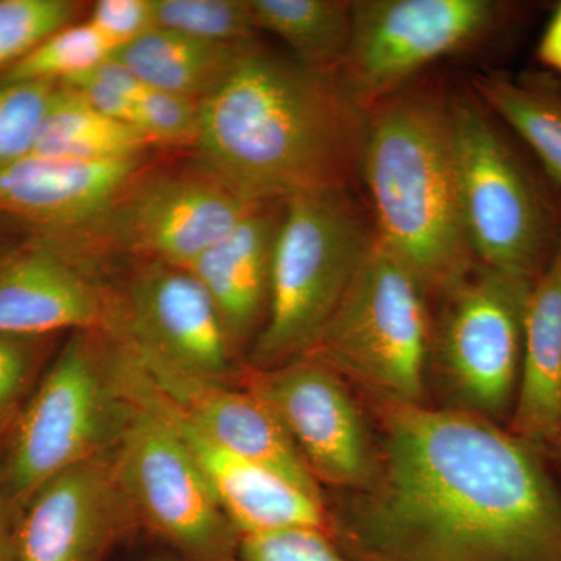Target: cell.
<instances>
[{"mask_svg":"<svg viewBox=\"0 0 561 561\" xmlns=\"http://www.w3.org/2000/svg\"><path fill=\"white\" fill-rule=\"evenodd\" d=\"M353 515L365 561H561V500L527 443L467 412L389 402Z\"/></svg>","mask_w":561,"mask_h":561,"instance_id":"cell-1","label":"cell"},{"mask_svg":"<svg viewBox=\"0 0 561 561\" xmlns=\"http://www.w3.org/2000/svg\"><path fill=\"white\" fill-rule=\"evenodd\" d=\"M365 110L337 76L251 41L201 101L198 164L257 203L350 191L360 175Z\"/></svg>","mask_w":561,"mask_h":561,"instance_id":"cell-2","label":"cell"},{"mask_svg":"<svg viewBox=\"0 0 561 561\" xmlns=\"http://www.w3.org/2000/svg\"><path fill=\"white\" fill-rule=\"evenodd\" d=\"M376 238L424 289L446 290L474 265L461 224L451 106L394 94L368 111L360 157Z\"/></svg>","mask_w":561,"mask_h":561,"instance_id":"cell-3","label":"cell"},{"mask_svg":"<svg viewBox=\"0 0 561 561\" xmlns=\"http://www.w3.org/2000/svg\"><path fill=\"white\" fill-rule=\"evenodd\" d=\"M376 230L350 191H317L284 202L273 247L268 308L253 359L256 370L305 356L341 305Z\"/></svg>","mask_w":561,"mask_h":561,"instance_id":"cell-4","label":"cell"},{"mask_svg":"<svg viewBox=\"0 0 561 561\" xmlns=\"http://www.w3.org/2000/svg\"><path fill=\"white\" fill-rule=\"evenodd\" d=\"M130 412L113 339L73 332L14 416L5 465L10 500L24 504L55 476L113 451Z\"/></svg>","mask_w":561,"mask_h":561,"instance_id":"cell-5","label":"cell"},{"mask_svg":"<svg viewBox=\"0 0 561 561\" xmlns=\"http://www.w3.org/2000/svg\"><path fill=\"white\" fill-rule=\"evenodd\" d=\"M424 291L415 273L376 238L305 357L345 373L389 402L419 404L430 342Z\"/></svg>","mask_w":561,"mask_h":561,"instance_id":"cell-6","label":"cell"},{"mask_svg":"<svg viewBox=\"0 0 561 561\" xmlns=\"http://www.w3.org/2000/svg\"><path fill=\"white\" fill-rule=\"evenodd\" d=\"M257 202L247 201L201 164L191 171L140 172L105 213L80 230L36 241L70 262L84 251H116L139 264L187 268Z\"/></svg>","mask_w":561,"mask_h":561,"instance_id":"cell-7","label":"cell"},{"mask_svg":"<svg viewBox=\"0 0 561 561\" xmlns=\"http://www.w3.org/2000/svg\"><path fill=\"white\" fill-rule=\"evenodd\" d=\"M461 224L472 260L534 280L549 243V217L515 151L483 111L451 105Z\"/></svg>","mask_w":561,"mask_h":561,"instance_id":"cell-8","label":"cell"},{"mask_svg":"<svg viewBox=\"0 0 561 561\" xmlns=\"http://www.w3.org/2000/svg\"><path fill=\"white\" fill-rule=\"evenodd\" d=\"M128 400L130 416L113 453L136 519L192 561H236L238 531L190 448L157 412Z\"/></svg>","mask_w":561,"mask_h":561,"instance_id":"cell-9","label":"cell"},{"mask_svg":"<svg viewBox=\"0 0 561 561\" xmlns=\"http://www.w3.org/2000/svg\"><path fill=\"white\" fill-rule=\"evenodd\" d=\"M348 57L339 79L370 111L427 65L489 31V0H356Z\"/></svg>","mask_w":561,"mask_h":561,"instance_id":"cell-10","label":"cell"},{"mask_svg":"<svg viewBox=\"0 0 561 561\" xmlns=\"http://www.w3.org/2000/svg\"><path fill=\"white\" fill-rule=\"evenodd\" d=\"M106 335L136 359L225 381L234 346L219 311L187 268L139 264L121 297H111Z\"/></svg>","mask_w":561,"mask_h":561,"instance_id":"cell-11","label":"cell"},{"mask_svg":"<svg viewBox=\"0 0 561 561\" xmlns=\"http://www.w3.org/2000/svg\"><path fill=\"white\" fill-rule=\"evenodd\" d=\"M471 272V271H470ZM448 290L443 364L476 411L497 412L511 398L522 357L524 316L534 280L482 267Z\"/></svg>","mask_w":561,"mask_h":561,"instance_id":"cell-12","label":"cell"},{"mask_svg":"<svg viewBox=\"0 0 561 561\" xmlns=\"http://www.w3.org/2000/svg\"><path fill=\"white\" fill-rule=\"evenodd\" d=\"M247 382V390L280 421L313 478L335 485L370 482L376 467L370 443L337 373L302 356L254 368Z\"/></svg>","mask_w":561,"mask_h":561,"instance_id":"cell-13","label":"cell"},{"mask_svg":"<svg viewBox=\"0 0 561 561\" xmlns=\"http://www.w3.org/2000/svg\"><path fill=\"white\" fill-rule=\"evenodd\" d=\"M119 373L125 393L168 421L190 448L239 537L294 529L324 531L320 494L214 442L144 379L127 353L121 354Z\"/></svg>","mask_w":561,"mask_h":561,"instance_id":"cell-14","label":"cell"},{"mask_svg":"<svg viewBox=\"0 0 561 561\" xmlns=\"http://www.w3.org/2000/svg\"><path fill=\"white\" fill-rule=\"evenodd\" d=\"M113 451L55 476L24 502L14 561H99L124 535L136 515Z\"/></svg>","mask_w":561,"mask_h":561,"instance_id":"cell-15","label":"cell"},{"mask_svg":"<svg viewBox=\"0 0 561 561\" xmlns=\"http://www.w3.org/2000/svg\"><path fill=\"white\" fill-rule=\"evenodd\" d=\"M110 294L60 253L32 243L0 256V337L108 332Z\"/></svg>","mask_w":561,"mask_h":561,"instance_id":"cell-16","label":"cell"},{"mask_svg":"<svg viewBox=\"0 0 561 561\" xmlns=\"http://www.w3.org/2000/svg\"><path fill=\"white\" fill-rule=\"evenodd\" d=\"M125 351L144 379L214 442L320 494L316 478L280 421L251 391L169 370Z\"/></svg>","mask_w":561,"mask_h":561,"instance_id":"cell-17","label":"cell"},{"mask_svg":"<svg viewBox=\"0 0 561 561\" xmlns=\"http://www.w3.org/2000/svg\"><path fill=\"white\" fill-rule=\"evenodd\" d=\"M142 172V158L76 161L28 154L0 171V216L58 238L98 219Z\"/></svg>","mask_w":561,"mask_h":561,"instance_id":"cell-18","label":"cell"},{"mask_svg":"<svg viewBox=\"0 0 561 561\" xmlns=\"http://www.w3.org/2000/svg\"><path fill=\"white\" fill-rule=\"evenodd\" d=\"M283 210L284 202L260 203L187 267L208 291L234 348L267 316L273 247Z\"/></svg>","mask_w":561,"mask_h":561,"instance_id":"cell-19","label":"cell"},{"mask_svg":"<svg viewBox=\"0 0 561 561\" xmlns=\"http://www.w3.org/2000/svg\"><path fill=\"white\" fill-rule=\"evenodd\" d=\"M513 430L527 445L561 443V230L527 298Z\"/></svg>","mask_w":561,"mask_h":561,"instance_id":"cell-20","label":"cell"},{"mask_svg":"<svg viewBox=\"0 0 561 561\" xmlns=\"http://www.w3.org/2000/svg\"><path fill=\"white\" fill-rule=\"evenodd\" d=\"M247 44L209 43L153 27L114 51L113 58L127 66L144 87L201 102L224 79Z\"/></svg>","mask_w":561,"mask_h":561,"instance_id":"cell-21","label":"cell"},{"mask_svg":"<svg viewBox=\"0 0 561 561\" xmlns=\"http://www.w3.org/2000/svg\"><path fill=\"white\" fill-rule=\"evenodd\" d=\"M257 31L278 36L295 60L339 76L348 57L353 9L346 0H250Z\"/></svg>","mask_w":561,"mask_h":561,"instance_id":"cell-22","label":"cell"},{"mask_svg":"<svg viewBox=\"0 0 561 561\" xmlns=\"http://www.w3.org/2000/svg\"><path fill=\"white\" fill-rule=\"evenodd\" d=\"M150 146L138 128L103 116L79 92L68 84H58L32 154L76 161H119L142 158Z\"/></svg>","mask_w":561,"mask_h":561,"instance_id":"cell-23","label":"cell"},{"mask_svg":"<svg viewBox=\"0 0 561 561\" xmlns=\"http://www.w3.org/2000/svg\"><path fill=\"white\" fill-rule=\"evenodd\" d=\"M476 90L497 116L518 133L561 184V94L537 81L479 77Z\"/></svg>","mask_w":561,"mask_h":561,"instance_id":"cell-24","label":"cell"},{"mask_svg":"<svg viewBox=\"0 0 561 561\" xmlns=\"http://www.w3.org/2000/svg\"><path fill=\"white\" fill-rule=\"evenodd\" d=\"M113 57V50L87 21L51 33L16 65L0 73L3 81L68 83Z\"/></svg>","mask_w":561,"mask_h":561,"instance_id":"cell-25","label":"cell"},{"mask_svg":"<svg viewBox=\"0 0 561 561\" xmlns=\"http://www.w3.org/2000/svg\"><path fill=\"white\" fill-rule=\"evenodd\" d=\"M154 27L209 43L242 44L256 38L250 0H151Z\"/></svg>","mask_w":561,"mask_h":561,"instance_id":"cell-26","label":"cell"},{"mask_svg":"<svg viewBox=\"0 0 561 561\" xmlns=\"http://www.w3.org/2000/svg\"><path fill=\"white\" fill-rule=\"evenodd\" d=\"M80 9L72 0H0V73L73 24Z\"/></svg>","mask_w":561,"mask_h":561,"instance_id":"cell-27","label":"cell"},{"mask_svg":"<svg viewBox=\"0 0 561 561\" xmlns=\"http://www.w3.org/2000/svg\"><path fill=\"white\" fill-rule=\"evenodd\" d=\"M58 83L0 80V171L32 154Z\"/></svg>","mask_w":561,"mask_h":561,"instance_id":"cell-28","label":"cell"},{"mask_svg":"<svg viewBox=\"0 0 561 561\" xmlns=\"http://www.w3.org/2000/svg\"><path fill=\"white\" fill-rule=\"evenodd\" d=\"M201 102L184 95L146 88L136 101V128L153 144L194 146Z\"/></svg>","mask_w":561,"mask_h":561,"instance_id":"cell-29","label":"cell"},{"mask_svg":"<svg viewBox=\"0 0 561 561\" xmlns=\"http://www.w3.org/2000/svg\"><path fill=\"white\" fill-rule=\"evenodd\" d=\"M242 561H348L323 530L294 529L241 538Z\"/></svg>","mask_w":561,"mask_h":561,"instance_id":"cell-30","label":"cell"},{"mask_svg":"<svg viewBox=\"0 0 561 561\" xmlns=\"http://www.w3.org/2000/svg\"><path fill=\"white\" fill-rule=\"evenodd\" d=\"M88 24L114 51L128 46L154 27L151 0H99L92 5Z\"/></svg>","mask_w":561,"mask_h":561,"instance_id":"cell-31","label":"cell"},{"mask_svg":"<svg viewBox=\"0 0 561 561\" xmlns=\"http://www.w3.org/2000/svg\"><path fill=\"white\" fill-rule=\"evenodd\" d=\"M46 339L0 337V415L14 412L35 375Z\"/></svg>","mask_w":561,"mask_h":561,"instance_id":"cell-32","label":"cell"},{"mask_svg":"<svg viewBox=\"0 0 561 561\" xmlns=\"http://www.w3.org/2000/svg\"><path fill=\"white\" fill-rule=\"evenodd\" d=\"M538 58L542 65L561 72V5L542 33L540 46H538Z\"/></svg>","mask_w":561,"mask_h":561,"instance_id":"cell-33","label":"cell"},{"mask_svg":"<svg viewBox=\"0 0 561 561\" xmlns=\"http://www.w3.org/2000/svg\"><path fill=\"white\" fill-rule=\"evenodd\" d=\"M0 561H14V526H11L9 505L0 493Z\"/></svg>","mask_w":561,"mask_h":561,"instance_id":"cell-34","label":"cell"},{"mask_svg":"<svg viewBox=\"0 0 561 561\" xmlns=\"http://www.w3.org/2000/svg\"><path fill=\"white\" fill-rule=\"evenodd\" d=\"M14 412L13 413H7V415H0V440H2L3 435H5V432L9 431V427L11 424H13L14 421Z\"/></svg>","mask_w":561,"mask_h":561,"instance_id":"cell-35","label":"cell"},{"mask_svg":"<svg viewBox=\"0 0 561 561\" xmlns=\"http://www.w3.org/2000/svg\"><path fill=\"white\" fill-rule=\"evenodd\" d=\"M158 561H168V560H158Z\"/></svg>","mask_w":561,"mask_h":561,"instance_id":"cell-36","label":"cell"},{"mask_svg":"<svg viewBox=\"0 0 561 561\" xmlns=\"http://www.w3.org/2000/svg\"><path fill=\"white\" fill-rule=\"evenodd\" d=\"M3 254H5V253H3ZM0 256H2V254H0Z\"/></svg>","mask_w":561,"mask_h":561,"instance_id":"cell-37","label":"cell"}]
</instances>
